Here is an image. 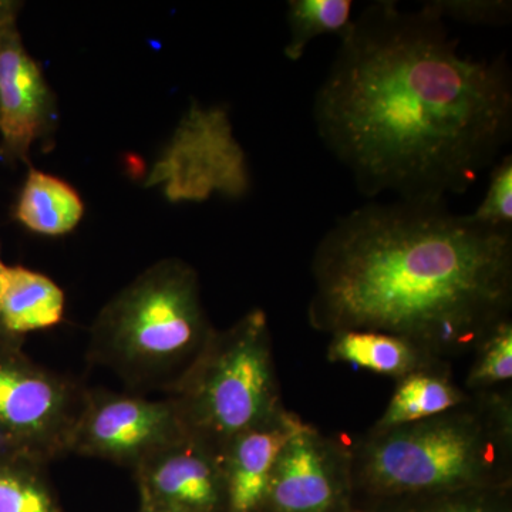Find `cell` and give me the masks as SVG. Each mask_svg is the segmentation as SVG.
Returning <instances> with one entry per match:
<instances>
[{
  "label": "cell",
  "instance_id": "1",
  "mask_svg": "<svg viewBox=\"0 0 512 512\" xmlns=\"http://www.w3.org/2000/svg\"><path fill=\"white\" fill-rule=\"evenodd\" d=\"M313 120L366 197L446 202L510 141V66L504 53L463 55L430 2L412 12L382 0L340 39Z\"/></svg>",
  "mask_w": 512,
  "mask_h": 512
},
{
  "label": "cell",
  "instance_id": "2",
  "mask_svg": "<svg viewBox=\"0 0 512 512\" xmlns=\"http://www.w3.org/2000/svg\"><path fill=\"white\" fill-rule=\"evenodd\" d=\"M312 279L313 329L389 333L450 362L511 318L512 229L446 202H373L320 239Z\"/></svg>",
  "mask_w": 512,
  "mask_h": 512
},
{
  "label": "cell",
  "instance_id": "3",
  "mask_svg": "<svg viewBox=\"0 0 512 512\" xmlns=\"http://www.w3.org/2000/svg\"><path fill=\"white\" fill-rule=\"evenodd\" d=\"M355 500L404 498L511 487L510 387L470 393L430 419L369 430L352 446Z\"/></svg>",
  "mask_w": 512,
  "mask_h": 512
},
{
  "label": "cell",
  "instance_id": "4",
  "mask_svg": "<svg viewBox=\"0 0 512 512\" xmlns=\"http://www.w3.org/2000/svg\"><path fill=\"white\" fill-rule=\"evenodd\" d=\"M214 330L197 271L181 259H163L104 305L90 330L87 360L107 367L134 392L165 394Z\"/></svg>",
  "mask_w": 512,
  "mask_h": 512
},
{
  "label": "cell",
  "instance_id": "5",
  "mask_svg": "<svg viewBox=\"0 0 512 512\" xmlns=\"http://www.w3.org/2000/svg\"><path fill=\"white\" fill-rule=\"evenodd\" d=\"M165 397L173 402L188 439L220 457L239 433L286 409L266 313L252 309L229 328L215 329Z\"/></svg>",
  "mask_w": 512,
  "mask_h": 512
},
{
  "label": "cell",
  "instance_id": "6",
  "mask_svg": "<svg viewBox=\"0 0 512 512\" xmlns=\"http://www.w3.org/2000/svg\"><path fill=\"white\" fill-rule=\"evenodd\" d=\"M89 387L33 363L0 343V434L12 451L49 466L69 456L74 427Z\"/></svg>",
  "mask_w": 512,
  "mask_h": 512
},
{
  "label": "cell",
  "instance_id": "7",
  "mask_svg": "<svg viewBox=\"0 0 512 512\" xmlns=\"http://www.w3.org/2000/svg\"><path fill=\"white\" fill-rule=\"evenodd\" d=\"M185 439L183 423L168 397L151 400L89 387L69 454L100 458L133 473L160 451Z\"/></svg>",
  "mask_w": 512,
  "mask_h": 512
},
{
  "label": "cell",
  "instance_id": "8",
  "mask_svg": "<svg viewBox=\"0 0 512 512\" xmlns=\"http://www.w3.org/2000/svg\"><path fill=\"white\" fill-rule=\"evenodd\" d=\"M352 446L305 423L275 461L264 512H353Z\"/></svg>",
  "mask_w": 512,
  "mask_h": 512
},
{
  "label": "cell",
  "instance_id": "9",
  "mask_svg": "<svg viewBox=\"0 0 512 512\" xmlns=\"http://www.w3.org/2000/svg\"><path fill=\"white\" fill-rule=\"evenodd\" d=\"M133 478L140 505L175 512H228L221 457L188 437L141 464Z\"/></svg>",
  "mask_w": 512,
  "mask_h": 512
},
{
  "label": "cell",
  "instance_id": "10",
  "mask_svg": "<svg viewBox=\"0 0 512 512\" xmlns=\"http://www.w3.org/2000/svg\"><path fill=\"white\" fill-rule=\"evenodd\" d=\"M55 96L15 25L0 29V134L2 153L25 160L37 138L55 124Z\"/></svg>",
  "mask_w": 512,
  "mask_h": 512
},
{
  "label": "cell",
  "instance_id": "11",
  "mask_svg": "<svg viewBox=\"0 0 512 512\" xmlns=\"http://www.w3.org/2000/svg\"><path fill=\"white\" fill-rule=\"evenodd\" d=\"M302 424V417L284 409L229 441L221 453L228 512H264L276 458Z\"/></svg>",
  "mask_w": 512,
  "mask_h": 512
},
{
  "label": "cell",
  "instance_id": "12",
  "mask_svg": "<svg viewBox=\"0 0 512 512\" xmlns=\"http://www.w3.org/2000/svg\"><path fill=\"white\" fill-rule=\"evenodd\" d=\"M330 336L326 352L329 362L362 367L392 377L396 382L420 370L450 365L448 360L433 355L412 340L389 333L342 330Z\"/></svg>",
  "mask_w": 512,
  "mask_h": 512
},
{
  "label": "cell",
  "instance_id": "13",
  "mask_svg": "<svg viewBox=\"0 0 512 512\" xmlns=\"http://www.w3.org/2000/svg\"><path fill=\"white\" fill-rule=\"evenodd\" d=\"M64 293L47 276L23 266H8L0 303V328L10 340L59 325Z\"/></svg>",
  "mask_w": 512,
  "mask_h": 512
},
{
  "label": "cell",
  "instance_id": "14",
  "mask_svg": "<svg viewBox=\"0 0 512 512\" xmlns=\"http://www.w3.org/2000/svg\"><path fill=\"white\" fill-rule=\"evenodd\" d=\"M396 383L386 410L369 430H389L430 419L460 406L470 397L453 379L451 365L420 370Z\"/></svg>",
  "mask_w": 512,
  "mask_h": 512
},
{
  "label": "cell",
  "instance_id": "15",
  "mask_svg": "<svg viewBox=\"0 0 512 512\" xmlns=\"http://www.w3.org/2000/svg\"><path fill=\"white\" fill-rule=\"evenodd\" d=\"M84 204L73 187L60 178L30 168L20 194L16 218L30 231L59 237L79 225Z\"/></svg>",
  "mask_w": 512,
  "mask_h": 512
},
{
  "label": "cell",
  "instance_id": "16",
  "mask_svg": "<svg viewBox=\"0 0 512 512\" xmlns=\"http://www.w3.org/2000/svg\"><path fill=\"white\" fill-rule=\"evenodd\" d=\"M47 467L15 451L0 457V512H66Z\"/></svg>",
  "mask_w": 512,
  "mask_h": 512
},
{
  "label": "cell",
  "instance_id": "17",
  "mask_svg": "<svg viewBox=\"0 0 512 512\" xmlns=\"http://www.w3.org/2000/svg\"><path fill=\"white\" fill-rule=\"evenodd\" d=\"M353 19L350 0H291L285 56L298 62L316 37L338 35L342 39L352 28Z\"/></svg>",
  "mask_w": 512,
  "mask_h": 512
},
{
  "label": "cell",
  "instance_id": "18",
  "mask_svg": "<svg viewBox=\"0 0 512 512\" xmlns=\"http://www.w3.org/2000/svg\"><path fill=\"white\" fill-rule=\"evenodd\" d=\"M511 487L384 501L353 512H511Z\"/></svg>",
  "mask_w": 512,
  "mask_h": 512
},
{
  "label": "cell",
  "instance_id": "19",
  "mask_svg": "<svg viewBox=\"0 0 512 512\" xmlns=\"http://www.w3.org/2000/svg\"><path fill=\"white\" fill-rule=\"evenodd\" d=\"M474 362L468 370V393L500 389L512 377V318L501 320L474 348Z\"/></svg>",
  "mask_w": 512,
  "mask_h": 512
},
{
  "label": "cell",
  "instance_id": "20",
  "mask_svg": "<svg viewBox=\"0 0 512 512\" xmlns=\"http://www.w3.org/2000/svg\"><path fill=\"white\" fill-rule=\"evenodd\" d=\"M471 217L488 227L512 229V157L504 156L491 168L484 200Z\"/></svg>",
  "mask_w": 512,
  "mask_h": 512
},
{
  "label": "cell",
  "instance_id": "21",
  "mask_svg": "<svg viewBox=\"0 0 512 512\" xmlns=\"http://www.w3.org/2000/svg\"><path fill=\"white\" fill-rule=\"evenodd\" d=\"M431 6L443 18L457 22L474 23V25H505L510 22L512 6L510 2H430Z\"/></svg>",
  "mask_w": 512,
  "mask_h": 512
},
{
  "label": "cell",
  "instance_id": "22",
  "mask_svg": "<svg viewBox=\"0 0 512 512\" xmlns=\"http://www.w3.org/2000/svg\"><path fill=\"white\" fill-rule=\"evenodd\" d=\"M22 3L0 0V29L15 25L16 15Z\"/></svg>",
  "mask_w": 512,
  "mask_h": 512
},
{
  "label": "cell",
  "instance_id": "23",
  "mask_svg": "<svg viewBox=\"0 0 512 512\" xmlns=\"http://www.w3.org/2000/svg\"><path fill=\"white\" fill-rule=\"evenodd\" d=\"M6 269H8V266H6L5 264H3L2 261H0V303H2L3 291H5ZM2 338L10 340L6 338L5 335H3L2 328H0V339Z\"/></svg>",
  "mask_w": 512,
  "mask_h": 512
},
{
  "label": "cell",
  "instance_id": "24",
  "mask_svg": "<svg viewBox=\"0 0 512 512\" xmlns=\"http://www.w3.org/2000/svg\"><path fill=\"white\" fill-rule=\"evenodd\" d=\"M138 512H175V511L165 510V508L146 507V505H138Z\"/></svg>",
  "mask_w": 512,
  "mask_h": 512
}]
</instances>
